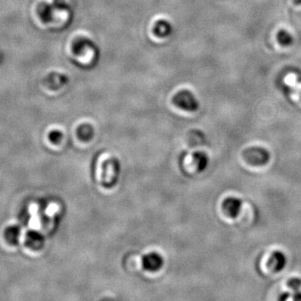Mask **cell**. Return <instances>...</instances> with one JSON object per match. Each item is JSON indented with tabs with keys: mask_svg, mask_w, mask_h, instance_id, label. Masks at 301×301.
Here are the masks:
<instances>
[{
	"mask_svg": "<svg viewBox=\"0 0 301 301\" xmlns=\"http://www.w3.org/2000/svg\"><path fill=\"white\" fill-rule=\"evenodd\" d=\"M290 293H283L281 296H279V301H287L288 299L290 298Z\"/></svg>",
	"mask_w": 301,
	"mask_h": 301,
	"instance_id": "17",
	"label": "cell"
},
{
	"mask_svg": "<svg viewBox=\"0 0 301 301\" xmlns=\"http://www.w3.org/2000/svg\"><path fill=\"white\" fill-rule=\"evenodd\" d=\"M243 158L246 162L253 166H264L267 164L271 160L270 151L264 148L260 147H251L247 148L242 152Z\"/></svg>",
	"mask_w": 301,
	"mask_h": 301,
	"instance_id": "1",
	"label": "cell"
},
{
	"mask_svg": "<svg viewBox=\"0 0 301 301\" xmlns=\"http://www.w3.org/2000/svg\"><path fill=\"white\" fill-rule=\"evenodd\" d=\"M294 1H296L297 3H301V0H294Z\"/></svg>",
	"mask_w": 301,
	"mask_h": 301,
	"instance_id": "18",
	"label": "cell"
},
{
	"mask_svg": "<svg viewBox=\"0 0 301 301\" xmlns=\"http://www.w3.org/2000/svg\"><path fill=\"white\" fill-rule=\"evenodd\" d=\"M25 244L31 249L39 250L45 244V238L38 232H29L25 237Z\"/></svg>",
	"mask_w": 301,
	"mask_h": 301,
	"instance_id": "7",
	"label": "cell"
},
{
	"mask_svg": "<svg viewBox=\"0 0 301 301\" xmlns=\"http://www.w3.org/2000/svg\"><path fill=\"white\" fill-rule=\"evenodd\" d=\"M288 87H290V89L295 91L296 95H299V97L301 98V80L297 77V76H293L291 78L289 79V82L287 81Z\"/></svg>",
	"mask_w": 301,
	"mask_h": 301,
	"instance_id": "13",
	"label": "cell"
},
{
	"mask_svg": "<svg viewBox=\"0 0 301 301\" xmlns=\"http://www.w3.org/2000/svg\"><path fill=\"white\" fill-rule=\"evenodd\" d=\"M77 136L82 142H89L94 137V129L89 124H83L77 129Z\"/></svg>",
	"mask_w": 301,
	"mask_h": 301,
	"instance_id": "10",
	"label": "cell"
},
{
	"mask_svg": "<svg viewBox=\"0 0 301 301\" xmlns=\"http://www.w3.org/2000/svg\"><path fill=\"white\" fill-rule=\"evenodd\" d=\"M293 300L295 301H301V291L298 290V291H295L294 294L292 295Z\"/></svg>",
	"mask_w": 301,
	"mask_h": 301,
	"instance_id": "16",
	"label": "cell"
},
{
	"mask_svg": "<svg viewBox=\"0 0 301 301\" xmlns=\"http://www.w3.org/2000/svg\"><path fill=\"white\" fill-rule=\"evenodd\" d=\"M51 142H53L55 144H58L60 142H61L62 138H63V134L61 131H51L49 136Z\"/></svg>",
	"mask_w": 301,
	"mask_h": 301,
	"instance_id": "15",
	"label": "cell"
},
{
	"mask_svg": "<svg viewBox=\"0 0 301 301\" xmlns=\"http://www.w3.org/2000/svg\"><path fill=\"white\" fill-rule=\"evenodd\" d=\"M142 265L147 271L150 272L157 271L163 265V259L161 255H159L156 253H150L143 257Z\"/></svg>",
	"mask_w": 301,
	"mask_h": 301,
	"instance_id": "5",
	"label": "cell"
},
{
	"mask_svg": "<svg viewBox=\"0 0 301 301\" xmlns=\"http://www.w3.org/2000/svg\"><path fill=\"white\" fill-rule=\"evenodd\" d=\"M287 265V257L284 252L275 250L272 252L268 260V266L273 272H280Z\"/></svg>",
	"mask_w": 301,
	"mask_h": 301,
	"instance_id": "4",
	"label": "cell"
},
{
	"mask_svg": "<svg viewBox=\"0 0 301 301\" xmlns=\"http://www.w3.org/2000/svg\"><path fill=\"white\" fill-rule=\"evenodd\" d=\"M71 49H72L73 53L75 54V56H80L84 55L85 51L88 49H97V46L95 45L94 42L92 41L91 39L81 37L73 42Z\"/></svg>",
	"mask_w": 301,
	"mask_h": 301,
	"instance_id": "6",
	"label": "cell"
},
{
	"mask_svg": "<svg viewBox=\"0 0 301 301\" xmlns=\"http://www.w3.org/2000/svg\"><path fill=\"white\" fill-rule=\"evenodd\" d=\"M153 32L156 36L165 38L169 36L173 32V26L167 20H159L155 24Z\"/></svg>",
	"mask_w": 301,
	"mask_h": 301,
	"instance_id": "8",
	"label": "cell"
},
{
	"mask_svg": "<svg viewBox=\"0 0 301 301\" xmlns=\"http://www.w3.org/2000/svg\"><path fill=\"white\" fill-rule=\"evenodd\" d=\"M20 230L17 226H11L6 229L4 232V236L8 242L12 244H16L20 239Z\"/></svg>",
	"mask_w": 301,
	"mask_h": 301,
	"instance_id": "11",
	"label": "cell"
},
{
	"mask_svg": "<svg viewBox=\"0 0 301 301\" xmlns=\"http://www.w3.org/2000/svg\"><path fill=\"white\" fill-rule=\"evenodd\" d=\"M193 162L199 172H204L209 164V157L204 151H196L192 155Z\"/></svg>",
	"mask_w": 301,
	"mask_h": 301,
	"instance_id": "9",
	"label": "cell"
},
{
	"mask_svg": "<svg viewBox=\"0 0 301 301\" xmlns=\"http://www.w3.org/2000/svg\"><path fill=\"white\" fill-rule=\"evenodd\" d=\"M173 103L179 108L188 112H194L199 108V102L189 90H181L173 97Z\"/></svg>",
	"mask_w": 301,
	"mask_h": 301,
	"instance_id": "2",
	"label": "cell"
},
{
	"mask_svg": "<svg viewBox=\"0 0 301 301\" xmlns=\"http://www.w3.org/2000/svg\"><path fill=\"white\" fill-rule=\"evenodd\" d=\"M288 287L292 290L293 292L298 291L301 289V279L298 277H293L289 279L287 282Z\"/></svg>",
	"mask_w": 301,
	"mask_h": 301,
	"instance_id": "14",
	"label": "cell"
},
{
	"mask_svg": "<svg viewBox=\"0 0 301 301\" xmlns=\"http://www.w3.org/2000/svg\"><path fill=\"white\" fill-rule=\"evenodd\" d=\"M242 202L237 197H229L223 200L222 208L223 212L230 217H236L242 210Z\"/></svg>",
	"mask_w": 301,
	"mask_h": 301,
	"instance_id": "3",
	"label": "cell"
},
{
	"mask_svg": "<svg viewBox=\"0 0 301 301\" xmlns=\"http://www.w3.org/2000/svg\"><path fill=\"white\" fill-rule=\"evenodd\" d=\"M277 40L279 42V44L282 46L287 47L290 45H292L294 39L291 34L288 31L281 30L277 33Z\"/></svg>",
	"mask_w": 301,
	"mask_h": 301,
	"instance_id": "12",
	"label": "cell"
}]
</instances>
